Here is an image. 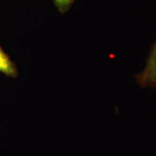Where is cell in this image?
Here are the masks:
<instances>
[{
    "label": "cell",
    "mask_w": 156,
    "mask_h": 156,
    "mask_svg": "<svg viewBox=\"0 0 156 156\" xmlns=\"http://www.w3.org/2000/svg\"><path fill=\"white\" fill-rule=\"evenodd\" d=\"M135 78L136 83L142 88H156V41L151 48L145 68L135 75Z\"/></svg>",
    "instance_id": "obj_1"
},
{
    "label": "cell",
    "mask_w": 156,
    "mask_h": 156,
    "mask_svg": "<svg viewBox=\"0 0 156 156\" xmlns=\"http://www.w3.org/2000/svg\"><path fill=\"white\" fill-rule=\"evenodd\" d=\"M0 73L10 77H16L18 75V71L15 63L4 51L1 46H0Z\"/></svg>",
    "instance_id": "obj_2"
},
{
    "label": "cell",
    "mask_w": 156,
    "mask_h": 156,
    "mask_svg": "<svg viewBox=\"0 0 156 156\" xmlns=\"http://www.w3.org/2000/svg\"><path fill=\"white\" fill-rule=\"evenodd\" d=\"M58 11L62 13L66 12L70 8L75 0H53Z\"/></svg>",
    "instance_id": "obj_3"
}]
</instances>
